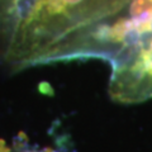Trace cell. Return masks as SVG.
<instances>
[{
    "label": "cell",
    "mask_w": 152,
    "mask_h": 152,
    "mask_svg": "<svg viewBox=\"0 0 152 152\" xmlns=\"http://www.w3.org/2000/svg\"><path fill=\"white\" fill-rule=\"evenodd\" d=\"M142 0H0V64L12 71L85 58Z\"/></svg>",
    "instance_id": "1"
}]
</instances>
